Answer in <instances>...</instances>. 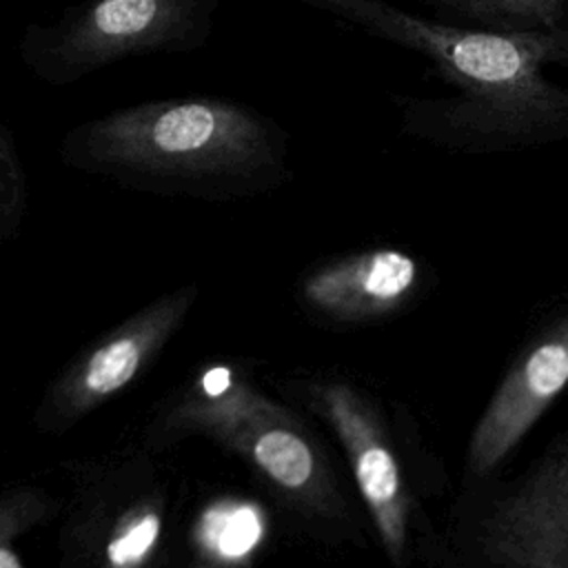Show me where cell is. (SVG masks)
<instances>
[{
    "instance_id": "8992f818",
    "label": "cell",
    "mask_w": 568,
    "mask_h": 568,
    "mask_svg": "<svg viewBox=\"0 0 568 568\" xmlns=\"http://www.w3.org/2000/svg\"><path fill=\"white\" fill-rule=\"evenodd\" d=\"M568 379L564 339H548L517 362L484 410L468 448V466L486 475L526 435Z\"/></svg>"
},
{
    "instance_id": "8fae6325",
    "label": "cell",
    "mask_w": 568,
    "mask_h": 568,
    "mask_svg": "<svg viewBox=\"0 0 568 568\" xmlns=\"http://www.w3.org/2000/svg\"><path fill=\"white\" fill-rule=\"evenodd\" d=\"M466 13L501 20L521 22L532 29L561 27L566 0H439Z\"/></svg>"
},
{
    "instance_id": "7a4b0ae2",
    "label": "cell",
    "mask_w": 568,
    "mask_h": 568,
    "mask_svg": "<svg viewBox=\"0 0 568 568\" xmlns=\"http://www.w3.org/2000/svg\"><path fill=\"white\" fill-rule=\"evenodd\" d=\"M89 162L173 180L248 178L273 164L275 131L251 109L215 98L135 104L78 131Z\"/></svg>"
},
{
    "instance_id": "4fadbf2b",
    "label": "cell",
    "mask_w": 568,
    "mask_h": 568,
    "mask_svg": "<svg viewBox=\"0 0 568 568\" xmlns=\"http://www.w3.org/2000/svg\"><path fill=\"white\" fill-rule=\"evenodd\" d=\"M22 193V171L9 138L0 126V217H7L18 209Z\"/></svg>"
},
{
    "instance_id": "7c38bea8",
    "label": "cell",
    "mask_w": 568,
    "mask_h": 568,
    "mask_svg": "<svg viewBox=\"0 0 568 568\" xmlns=\"http://www.w3.org/2000/svg\"><path fill=\"white\" fill-rule=\"evenodd\" d=\"M162 521L155 510L140 513L120 524L104 548L106 568H138L153 548Z\"/></svg>"
},
{
    "instance_id": "52a82bcc",
    "label": "cell",
    "mask_w": 568,
    "mask_h": 568,
    "mask_svg": "<svg viewBox=\"0 0 568 568\" xmlns=\"http://www.w3.org/2000/svg\"><path fill=\"white\" fill-rule=\"evenodd\" d=\"M415 275L410 255L377 248L324 266L308 277L304 295L331 315L371 317L390 311L410 291Z\"/></svg>"
},
{
    "instance_id": "277c9868",
    "label": "cell",
    "mask_w": 568,
    "mask_h": 568,
    "mask_svg": "<svg viewBox=\"0 0 568 568\" xmlns=\"http://www.w3.org/2000/svg\"><path fill=\"white\" fill-rule=\"evenodd\" d=\"M191 297L193 293L169 295L115 328L53 386L47 415L58 422L75 419L122 390L166 342Z\"/></svg>"
},
{
    "instance_id": "30bf717a",
    "label": "cell",
    "mask_w": 568,
    "mask_h": 568,
    "mask_svg": "<svg viewBox=\"0 0 568 568\" xmlns=\"http://www.w3.org/2000/svg\"><path fill=\"white\" fill-rule=\"evenodd\" d=\"M49 501L33 488L0 490V568H24L16 552V539L40 524Z\"/></svg>"
},
{
    "instance_id": "6da1fadb",
    "label": "cell",
    "mask_w": 568,
    "mask_h": 568,
    "mask_svg": "<svg viewBox=\"0 0 568 568\" xmlns=\"http://www.w3.org/2000/svg\"><path fill=\"white\" fill-rule=\"evenodd\" d=\"M428 58L459 95L410 111V126L473 151L566 135L568 95L544 78L566 60V29L479 31L435 22L382 0H304Z\"/></svg>"
},
{
    "instance_id": "3957f363",
    "label": "cell",
    "mask_w": 568,
    "mask_h": 568,
    "mask_svg": "<svg viewBox=\"0 0 568 568\" xmlns=\"http://www.w3.org/2000/svg\"><path fill=\"white\" fill-rule=\"evenodd\" d=\"M215 0H98L64 33L60 55L75 73L126 55L189 49Z\"/></svg>"
},
{
    "instance_id": "9c48e42d",
    "label": "cell",
    "mask_w": 568,
    "mask_h": 568,
    "mask_svg": "<svg viewBox=\"0 0 568 568\" xmlns=\"http://www.w3.org/2000/svg\"><path fill=\"white\" fill-rule=\"evenodd\" d=\"M262 535V519L253 506H217L202 521V539L222 557L246 555Z\"/></svg>"
},
{
    "instance_id": "ba28073f",
    "label": "cell",
    "mask_w": 568,
    "mask_h": 568,
    "mask_svg": "<svg viewBox=\"0 0 568 568\" xmlns=\"http://www.w3.org/2000/svg\"><path fill=\"white\" fill-rule=\"evenodd\" d=\"M251 459L277 486L286 490H304L315 473L317 459L308 442L288 426H266L246 437Z\"/></svg>"
},
{
    "instance_id": "5b68a950",
    "label": "cell",
    "mask_w": 568,
    "mask_h": 568,
    "mask_svg": "<svg viewBox=\"0 0 568 568\" xmlns=\"http://www.w3.org/2000/svg\"><path fill=\"white\" fill-rule=\"evenodd\" d=\"M322 404L348 453L379 537L388 555L399 561L406 544V497L386 435L364 399L344 384L326 386Z\"/></svg>"
}]
</instances>
